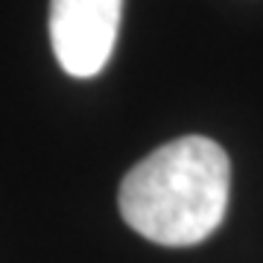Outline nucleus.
<instances>
[{
	"label": "nucleus",
	"instance_id": "1",
	"mask_svg": "<svg viewBox=\"0 0 263 263\" xmlns=\"http://www.w3.org/2000/svg\"><path fill=\"white\" fill-rule=\"evenodd\" d=\"M231 164L211 138L187 135L158 146L123 176L120 214L158 246H196L226 219Z\"/></svg>",
	"mask_w": 263,
	"mask_h": 263
},
{
	"label": "nucleus",
	"instance_id": "2",
	"mask_svg": "<svg viewBox=\"0 0 263 263\" xmlns=\"http://www.w3.org/2000/svg\"><path fill=\"white\" fill-rule=\"evenodd\" d=\"M123 0H50V41L67 76L91 79L108 65Z\"/></svg>",
	"mask_w": 263,
	"mask_h": 263
}]
</instances>
